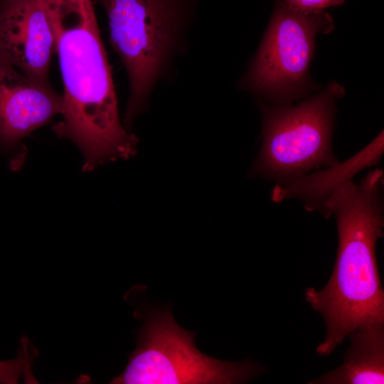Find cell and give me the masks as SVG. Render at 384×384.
Wrapping results in <instances>:
<instances>
[{
	"label": "cell",
	"instance_id": "obj_5",
	"mask_svg": "<svg viewBox=\"0 0 384 384\" xmlns=\"http://www.w3.org/2000/svg\"><path fill=\"white\" fill-rule=\"evenodd\" d=\"M135 335L137 348L111 383H242L265 370L249 359L229 362L205 355L195 346V332L181 328L169 307L150 309Z\"/></svg>",
	"mask_w": 384,
	"mask_h": 384
},
{
	"label": "cell",
	"instance_id": "obj_9",
	"mask_svg": "<svg viewBox=\"0 0 384 384\" xmlns=\"http://www.w3.org/2000/svg\"><path fill=\"white\" fill-rule=\"evenodd\" d=\"M348 336L351 344L342 364L309 383H384V324L361 327Z\"/></svg>",
	"mask_w": 384,
	"mask_h": 384
},
{
	"label": "cell",
	"instance_id": "obj_1",
	"mask_svg": "<svg viewBox=\"0 0 384 384\" xmlns=\"http://www.w3.org/2000/svg\"><path fill=\"white\" fill-rule=\"evenodd\" d=\"M50 23L63 80L61 120L52 129L84 156L83 171L137 151L119 119L110 65L92 0H40Z\"/></svg>",
	"mask_w": 384,
	"mask_h": 384
},
{
	"label": "cell",
	"instance_id": "obj_8",
	"mask_svg": "<svg viewBox=\"0 0 384 384\" xmlns=\"http://www.w3.org/2000/svg\"><path fill=\"white\" fill-rule=\"evenodd\" d=\"M63 95L30 79L0 57V149L9 152L60 114Z\"/></svg>",
	"mask_w": 384,
	"mask_h": 384
},
{
	"label": "cell",
	"instance_id": "obj_10",
	"mask_svg": "<svg viewBox=\"0 0 384 384\" xmlns=\"http://www.w3.org/2000/svg\"><path fill=\"white\" fill-rule=\"evenodd\" d=\"M27 338L23 347L13 359L0 361V384H15L23 375L27 381H36L31 373L33 357L28 350Z\"/></svg>",
	"mask_w": 384,
	"mask_h": 384
},
{
	"label": "cell",
	"instance_id": "obj_7",
	"mask_svg": "<svg viewBox=\"0 0 384 384\" xmlns=\"http://www.w3.org/2000/svg\"><path fill=\"white\" fill-rule=\"evenodd\" d=\"M53 30L40 0H0V57L46 86L54 52Z\"/></svg>",
	"mask_w": 384,
	"mask_h": 384
},
{
	"label": "cell",
	"instance_id": "obj_6",
	"mask_svg": "<svg viewBox=\"0 0 384 384\" xmlns=\"http://www.w3.org/2000/svg\"><path fill=\"white\" fill-rule=\"evenodd\" d=\"M333 27L324 11H302L279 1L240 87L267 97L293 95L307 78L317 33Z\"/></svg>",
	"mask_w": 384,
	"mask_h": 384
},
{
	"label": "cell",
	"instance_id": "obj_4",
	"mask_svg": "<svg viewBox=\"0 0 384 384\" xmlns=\"http://www.w3.org/2000/svg\"><path fill=\"white\" fill-rule=\"evenodd\" d=\"M343 93L334 82L296 105L261 104L262 143L250 174L279 185L338 164L331 141L335 100Z\"/></svg>",
	"mask_w": 384,
	"mask_h": 384
},
{
	"label": "cell",
	"instance_id": "obj_2",
	"mask_svg": "<svg viewBox=\"0 0 384 384\" xmlns=\"http://www.w3.org/2000/svg\"><path fill=\"white\" fill-rule=\"evenodd\" d=\"M383 170L369 171L358 183L346 179L334 186L318 211L336 219L338 247L332 274L321 290L305 291L306 301L319 312L326 336L316 348L330 354L344 338L361 327L384 324V292L375 247L383 235Z\"/></svg>",
	"mask_w": 384,
	"mask_h": 384
},
{
	"label": "cell",
	"instance_id": "obj_3",
	"mask_svg": "<svg viewBox=\"0 0 384 384\" xmlns=\"http://www.w3.org/2000/svg\"><path fill=\"white\" fill-rule=\"evenodd\" d=\"M108 21L110 41L127 74L124 126L146 109L157 82L186 47L197 0H97Z\"/></svg>",
	"mask_w": 384,
	"mask_h": 384
},
{
	"label": "cell",
	"instance_id": "obj_11",
	"mask_svg": "<svg viewBox=\"0 0 384 384\" xmlns=\"http://www.w3.org/2000/svg\"><path fill=\"white\" fill-rule=\"evenodd\" d=\"M287 6L306 12L324 11L325 9L339 6L346 0H279Z\"/></svg>",
	"mask_w": 384,
	"mask_h": 384
}]
</instances>
